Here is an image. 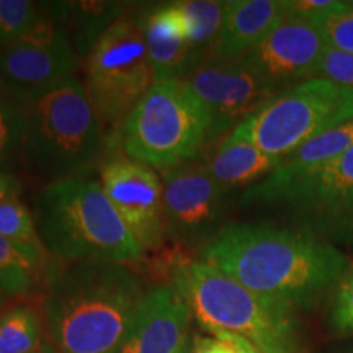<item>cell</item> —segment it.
I'll list each match as a JSON object with an SVG mask.
<instances>
[{"label":"cell","instance_id":"22","mask_svg":"<svg viewBox=\"0 0 353 353\" xmlns=\"http://www.w3.org/2000/svg\"><path fill=\"white\" fill-rule=\"evenodd\" d=\"M175 6L182 13L185 25H187L190 44L205 63L223 25L228 2L183 0V2H175Z\"/></svg>","mask_w":353,"mask_h":353},{"label":"cell","instance_id":"3","mask_svg":"<svg viewBox=\"0 0 353 353\" xmlns=\"http://www.w3.org/2000/svg\"><path fill=\"white\" fill-rule=\"evenodd\" d=\"M34 224L44 249L64 262L131 263L145 250L95 180L51 182L34 200Z\"/></svg>","mask_w":353,"mask_h":353},{"label":"cell","instance_id":"11","mask_svg":"<svg viewBox=\"0 0 353 353\" xmlns=\"http://www.w3.org/2000/svg\"><path fill=\"white\" fill-rule=\"evenodd\" d=\"M185 82L210 114L211 138L237 128L285 90L242 59H206Z\"/></svg>","mask_w":353,"mask_h":353},{"label":"cell","instance_id":"20","mask_svg":"<svg viewBox=\"0 0 353 353\" xmlns=\"http://www.w3.org/2000/svg\"><path fill=\"white\" fill-rule=\"evenodd\" d=\"M50 255L0 236V291L17 296L33 291L46 275Z\"/></svg>","mask_w":353,"mask_h":353},{"label":"cell","instance_id":"30","mask_svg":"<svg viewBox=\"0 0 353 353\" xmlns=\"http://www.w3.org/2000/svg\"><path fill=\"white\" fill-rule=\"evenodd\" d=\"M343 2L337 0H288L285 2V15L317 21L335 10H341Z\"/></svg>","mask_w":353,"mask_h":353},{"label":"cell","instance_id":"29","mask_svg":"<svg viewBox=\"0 0 353 353\" xmlns=\"http://www.w3.org/2000/svg\"><path fill=\"white\" fill-rule=\"evenodd\" d=\"M316 79H324L353 90V54L327 46L322 56Z\"/></svg>","mask_w":353,"mask_h":353},{"label":"cell","instance_id":"5","mask_svg":"<svg viewBox=\"0 0 353 353\" xmlns=\"http://www.w3.org/2000/svg\"><path fill=\"white\" fill-rule=\"evenodd\" d=\"M26 165L52 182L81 179L100 159L103 126L77 77L21 105Z\"/></svg>","mask_w":353,"mask_h":353},{"label":"cell","instance_id":"9","mask_svg":"<svg viewBox=\"0 0 353 353\" xmlns=\"http://www.w3.org/2000/svg\"><path fill=\"white\" fill-rule=\"evenodd\" d=\"M290 210L301 231L337 245H353V148L327 164L281 183L262 182L242 196Z\"/></svg>","mask_w":353,"mask_h":353},{"label":"cell","instance_id":"21","mask_svg":"<svg viewBox=\"0 0 353 353\" xmlns=\"http://www.w3.org/2000/svg\"><path fill=\"white\" fill-rule=\"evenodd\" d=\"M125 17L114 2H65V28L79 54H88L101 34Z\"/></svg>","mask_w":353,"mask_h":353},{"label":"cell","instance_id":"14","mask_svg":"<svg viewBox=\"0 0 353 353\" xmlns=\"http://www.w3.org/2000/svg\"><path fill=\"white\" fill-rule=\"evenodd\" d=\"M226 192L206 165L185 162L164 170L162 193L167 232L185 241L205 236L219 219Z\"/></svg>","mask_w":353,"mask_h":353},{"label":"cell","instance_id":"26","mask_svg":"<svg viewBox=\"0 0 353 353\" xmlns=\"http://www.w3.org/2000/svg\"><path fill=\"white\" fill-rule=\"evenodd\" d=\"M0 236L17 244L46 250L38 236L33 213L19 201V198L0 201Z\"/></svg>","mask_w":353,"mask_h":353},{"label":"cell","instance_id":"34","mask_svg":"<svg viewBox=\"0 0 353 353\" xmlns=\"http://www.w3.org/2000/svg\"><path fill=\"white\" fill-rule=\"evenodd\" d=\"M343 7H345L347 10L353 12V0H343Z\"/></svg>","mask_w":353,"mask_h":353},{"label":"cell","instance_id":"23","mask_svg":"<svg viewBox=\"0 0 353 353\" xmlns=\"http://www.w3.org/2000/svg\"><path fill=\"white\" fill-rule=\"evenodd\" d=\"M43 324L32 306H15L0 314V353H37Z\"/></svg>","mask_w":353,"mask_h":353},{"label":"cell","instance_id":"2","mask_svg":"<svg viewBox=\"0 0 353 353\" xmlns=\"http://www.w3.org/2000/svg\"><path fill=\"white\" fill-rule=\"evenodd\" d=\"M143 296L126 265L69 263L44 299L52 345L57 353H120Z\"/></svg>","mask_w":353,"mask_h":353},{"label":"cell","instance_id":"28","mask_svg":"<svg viewBox=\"0 0 353 353\" xmlns=\"http://www.w3.org/2000/svg\"><path fill=\"white\" fill-rule=\"evenodd\" d=\"M327 46L353 54V12L342 7L316 21Z\"/></svg>","mask_w":353,"mask_h":353},{"label":"cell","instance_id":"36","mask_svg":"<svg viewBox=\"0 0 353 353\" xmlns=\"http://www.w3.org/2000/svg\"><path fill=\"white\" fill-rule=\"evenodd\" d=\"M352 353H353V352H352Z\"/></svg>","mask_w":353,"mask_h":353},{"label":"cell","instance_id":"4","mask_svg":"<svg viewBox=\"0 0 353 353\" xmlns=\"http://www.w3.org/2000/svg\"><path fill=\"white\" fill-rule=\"evenodd\" d=\"M174 286L210 334L239 335L262 353H294L293 307L286 303L254 293L206 262L176 265Z\"/></svg>","mask_w":353,"mask_h":353},{"label":"cell","instance_id":"15","mask_svg":"<svg viewBox=\"0 0 353 353\" xmlns=\"http://www.w3.org/2000/svg\"><path fill=\"white\" fill-rule=\"evenodd\" d=\"M192 309L174 285L141 299L120 353H188Z\"/></svg>","mask_w":353,"mask_h":353},{"label":"cell","instance_id":"13","mask_svg":"<svg viewBox=\"0 0 353 353\" xmlns=\"http://www.w3.org/2000/svg\"><path fill=\"white\" fill-rule=\"evenodd\" d=\"M327 43L316 21L288 17L241 59L280 88L317 77Z\"/></svg>","mask_w":353,"mask_h":353},{"label":"cell","instance_id":"7","mask_svg":"<svg viewBox=\"0 0 353 353\" xmlns=\"http://www.w3.org/2000/svg\"><path fill=\"white\" fill-rule=\"evenodd\" d=\"M352 120L353 90L311 79L285 88L234 128L232 134L273 157L285 159L316 136Z\"/></svg>","mask_w":353,"mask_h":353},{"label":"cell","instance_id":"18","mask_svg":"<svg viewBox=\"0 0 353 353\" xmlns=\"http://www.w3.org/2000/svg\"><path fill=\"white\" fill-rule=\"evenodd\" d=\"M280 162L281 159L263 152L257 145L231 132L210 157L206 169L216 182L229 190L270 175Z\"/></svg>","mask_w":353,"mask_h":353},{"label":"cell","instance_id":"25","mask_svg":"<svg viewBox=\"0 0 353 353\" xmlns=\"http://www.w3.org/2000/svg\"><path fill=\"white\" fill-rule=\"evenodd\" d=\"M25 130L23 108L0 87V169L21 152Z\"/></svg>","mask_w":353,"mask_h":353},{"label":"cell","instance_id":"32","mask_svg":"<svg viewBox=\"0 0 353 353\" xmlns=\"http://www.w3.org/2000/svg\"><path fill=\"white\" fill-rule=\"evenodd\" d=\"M21 192V182L15 175L0 172V201L7 198H17Z\"/></svg>","mask_w":353,"mask_h":353},{"label":"cell","instance_id":"19","mask_svg":"<svg viewBox=\"0 0 353 353\" xmlns=\"http://www.w3.org/2000/svg\"><path fill=\"white\" fill-rule=\"evenodd\" d=\"M350 148H353V120L335 126L304 143L290 156L281 159L280 165L263 180L268 183H281L286 180L296 179L306 172L314 170L317 167L341 157Z\"/></svg>","mask_w":353,"mask_h":353},{"label":"cell","instance_id":"10","mask_svg":"<svg viewBox=\"0 0 353 353\" xmlns=\"http://www.w3.org/2000/svg\"><path fill=\"white\" fill-rule=\"evenodd\" d=\"M64 20L65 2L50 3L33 32L0 50V87L20 105L76 77L77 52Z\"/></svg>","mask_w":353,"mask_h":353},{"label":"cell","instance_id":"35","mask_svg":"<svg viewBox=\"0 0 353 353\" xmlns=\"http://www.w3.org/2000/svg\"><path fill=\"white\" fill-rule=\"evenodd\" d=\"M0 50H2V48H0Z\"/></svg>","mask_w":353,"mask_h":353},{"label":"cell","instance_id":"16","mask_svg":"<svg viewBox=\"0 0 353 353\" xmlns=\"http://www.w3.org/2000/svg\"><path fill=\"white\" fill-rule=\"evenodd\" d=\"M139 20L156 82L185 81L203 64L190 44L187 25L175 2L152 7Z\"/></svg>","mask_w":353,"mask_h":353},{"label":"cell","instance_id":"24","mask_svg":"<svg viewBox=\"0 0 353 353\" xmlns=\"http://www.w3.org/2000/svg\"><path fill=\"white\" fill-rule=\"evenodd\" d=\"M50 3L30 0H0V48L33 32L46 17Z\"/></svg>","mask_w":353,"mask_h":353},{"label":"cell","instance_id":"8","mask_svg":"<svg viewBox=\"0 0 353 353\" xmlns=\"http://www.w3.org/2000/svg\"><path fill=\"white\" fill-rule=\"evenodd\" d=\"M154 83L139 17H121L87 54L83 88L101 126H125Z\"/></svg>","mask_w":353,"mask_h":353},{"label":"cell","instance_id":"6","mask_svg":"<svg viewBox=\"0 0 353 353\" xmlns=\"http://www.w3.org/2000/svg\"><path fill=\"white\" fill-rule=\"evenodd\" d=\"M211 138V118L185 81H159L123 126V148L141 164L169 170Z\"/></svg>","mask_w":353,"mask_h":353},{"label":"cell","instance_id":"12","mask_svg":"<svg viewBox=\"0 0 353 353\" xmlns=\"http://www.w3.org/2000/svg\"><path fill=\"white\" fill-rule=\"evenodd\" d=\"M100 185L141 247H161L167 232L164 193L152 167L132 159H113L101 167Z\"/></svg>","mask_w":353,"mask_h":353},{"label":"cell","instance_id":"33","mask_svg":"<svg viewBox=\"0 0 353 353\" xmlns=\"http://www.w3.org/2000/svg\"><path fill=\"white\" fill-rule=\"evenodd\" d=\"M214 335H221V337H226L229 342L232 343L234 347L237 348V353H262L259 350L254 343H250L249 341H245L244 337H239V335H234V334H228V332H219Z\"/></svg>","mask_w":353,"mask_h":353},{"label":"cell","instance_id":"1","mask_svg":"<svg viewBox=\"0 0 353 353\" xmlns=\"http://www.w3.org/2000/svg\"><path fill=\"white\" fill-rule=\"evenodd\" d=\"M203 262L262 296L307 306L350 267L339 247L301 229L270 223L231 224L203 250Z\"/></svg>","mask_w":353,"mask_h":353},{"label":"cell","instance_id":"17","mask_svg":"<svg viewBox=\"0 0 353 353\" xmlns=\"http://www.w3.org/2000/svg\"><path fill=\"white\" fill-rule=\"evenodd\" d=\"M281 0L228 2L218 37L208 59H241L285 19Z\"/></svg>","mask_w":353,"mask_h":353},{"label":"cell","instance_id":"31","mask_svg":"<svg viewBox=\"0 0 353 353\" xmlns=\"http://www.w3.org/2000/svg\"><path fill=\"white\" fill-rule=\"evenodd\" d=\"M192 353H237V348L226 337H196Z\"/></svg>","mask_w":353,"mask_h":353},{"label":"cell","instance_id":"27","mask_svg":"<svg viewBox=\"0 0 353 353\" xmlns=\"http://www.w3.org/2000/svg\"><path fill=\"white\" fill-rule=\"evenodd\" d=\"M329 321L337 334L353 335V263L335 288Z\"/></svg>","mask_w":353,"mask_h":353}]
</instances>
